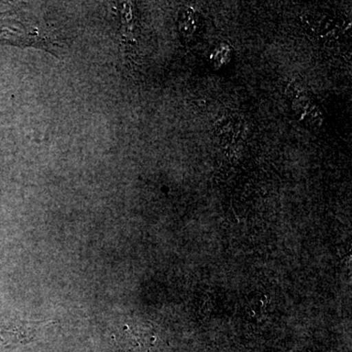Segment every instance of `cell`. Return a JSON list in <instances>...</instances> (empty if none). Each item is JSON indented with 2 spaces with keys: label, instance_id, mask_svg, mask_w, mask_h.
<instances>
[{
  "label": "cell",
  "instance_id": "obj_1",
  "mask_svg": "<svg viewBox=\"0 0 352 352\" xmlns=\"http://www.w3.org/2000/svg\"><path fill=\"white\" fill-rule=\"evenodd\" d=\"M41 323L14 321L0 323V352L29 342L34 338L38 325Z\"/></svg>",
  "mask_w": 352,
  "mask_h": 352
}]
</instances>
